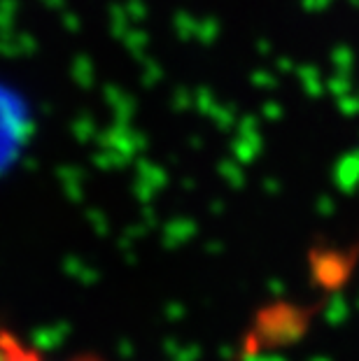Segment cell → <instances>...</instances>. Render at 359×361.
Instances as JSON below:
<instances>
[{
    "instance_id": "obj_1",
    "label": "cell",
    "mask_w": 359,
    "mask_h": 361,
    "mask_svg": "<svg viewBox=\"0 0 359 361\" xmlns=\"http://www.w3.org/2000/svg\"><path fill=\"white\" fill-rule=\"evenodd\" d=\"M26 133V110L10 89L0 87V171L14 161Z\"/></svg>"
},
{
    "instance_id": "obj_2",
    "label": "cell",
    "mask_w": 359,
    "mask_h": 361,
    "mask_svg": "<svg viewBox=\"0 0 359 361\" xmlns=\"http://www.w3.org/2000/svg\"><path fill=\"white\" fill-rule=\"evenodd\" d=\"M0 361H49V359L35 345H30L21 336L10 331V329L0 326ZM68 361H103V359L94 355H80Z\"/></svg>"
}]
</instances>
